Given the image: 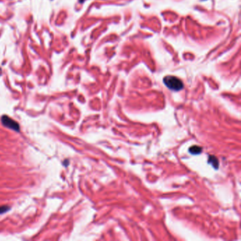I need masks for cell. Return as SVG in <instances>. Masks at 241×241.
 I'll return each instance as SVG.
<instances>
[{"label": "cell", "instance_id": "cell-3", "mask_svg": "<svg viewBox=\"0 0 241 241\" xmlns=\"http://www.w3.org/2000/svg\"><path fill=\"white\" fill-rule=\"evenodd\" d=\"M201 150H202V148L200 147H198V146H192L189 148L190 153H191L193 155H198L201 152Z\"/></svg>", "mask_w": 241, "mask_h": 241}, {"label": "cell", "instance_id": "cell-5", "mask_svg": "<svg viewBox=\"0 0 241 241\" xmlns=\"http://www.w3.org/2000/svg\"><path fill=\"white\" fill-rule=\"evenodd\" d=\"M10 210V207L8 206H0V214H4Z\"/></svg>", "mask_w": 241, "mask_h": 241}, {"label": "cell", "instance_id": "cell-4", "mask_svg": "<svg viewBox=\"0 0 241 241\" xmlns=\"http://www.w3.org/2000/svg\"><path fill=\"white\" fill-rule=\"evenodd\" d=\"M209 163L212 165L214 169H217L218 167V161L214 156H210L209 158Z\"/></svg>", "mask_w": 241, "mask_h": 241}, {"label": "cell", "instance_id": "cell-1", "mask_svg": "<svg viewBox=\"0 0 241 241\" xmlns=\"http://www.w3.org/2000/svg\"><path fill=\"white\" fill-rule=\"evenodd\" d=\"M163 83L170 90L179 91L184 88V84L182 81L174 76H166L163 78Z\"/></svg>", "mask_w": 241, "mask_h": 241}, {"label": "cell", "instance_id": "cell-2", "mask_svg": "<svg viewBox=\"0 0 241 241\" xmlns=\"http://www.w3.org/2000/svg\"><path fill=\"white\" fill-rule=\"evenodd\" d=\"M1 122L2 125L5 127L13 130V131H20V126H19V123L16 122L15 120L10 118L9 116L7 115H3L1 118Z\"/></svg>", "mask_w": 241, "mask_h": 241}]
</instances>
